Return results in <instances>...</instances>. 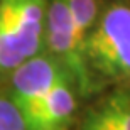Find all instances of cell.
Segmentation results:
<instances>
[{"instance_id":"8","label":"cell","mask_w":130,"mask_h":130,"mask_svg":"<svg viewBox=\"0 0 130 130\" xmlns=\"http://www.w3.org/2000/svg\"><path fill=\"white\" fill-rule=\"evenodd\" d=\"M0 130H27L20 110L7 98H0Z\"/></svg>"},{"instance_id":"6","label":"cell","mask_w":130,"mask_h":130,"mask_svg":"<svg viewBox=\"0 0 130 130\" xmlns=\"http://www.w3.org/2000/svg\"><path fill=\"white\" fill-rule=\"evenodd\" d=\"M95 113L106 130H130V100L123 95L111 96Z\"/></svg>"},{"instance_id":"5","label":"cell","mask_w":130,"mask_h":130,"mask_svg":"<svg viewBox=\"0 0 130 130\" xmlns=\"http://www.w3.org/2000/svg\"><path fill=\"white\" fill-rule=\"evenodd\" d=\"M20 41L15 34L9 15L0 7V73L12 71L25 61Z\"/></svg>"},{"instance_id":"7","label":"cell","mask_w":130,"mask_h":130,"mask_svg":"<svg viewBox=\"0 0 130 130\" xmlns=\"http://www.w3.org/2000/svg\"><path fill=\"white\" fill-rule=\"evenodd\" d=\"M69 12L74 25V36L85 47L86 36L96 19V0H69Z\"/></svg>"},{"instance_id":"4","label":"cell","mask_w":130,"mask_h":130,"mask_svg":"<svg viewBox=\"0 0 130 130\" xmlns=\"http://www.w3.org/2000/svg\"><path fill=\"white\" fill-rule=\"evenodd\" d=\"M0 7L9 15L25 58L36 56L42 46L47 0H0Z\"/></svg>"},{"instance_id":"9","label":"cell","mask_w":130,"mask_h":130,"mask_svg":"<svg viewBox=\"0 0 130 130\" xmlns=\"http://www.w3.org/2000/svg\"><path fill=\"white\" fill-rule=\"evenodd\" d=\"M79 130H106V128L100 122V118L96 117L95 110H93V111H90V115L85 118V122L81 123V128Z\"/></svg>"},{"instance_id":"1","label":"cell","mask_w":130,"mask_h":130,"mask_svg":"<svg viewBox=\"0 0 130 130\" xmlns=\"http://www.w3.org/2000/svg\"><path fill=\"white\" fill-rule=\"evenodd\" d=\"M85 58L91 73L111 81H130V7L106 9L86 36Z\"/></svg>"},{"instance_id":"2","label":"cell","mask_w":130,"mask_h":130,"mask_svg":"<svg viewBox=\"0 0 130 130\" xmlns=\"http://www.w3.org/2000/svg\"><path fill=\"white\" fill-rule=\"evenodd\" d=\"M63 76H69L53 56H32L14 69L12 98L24 120L36 110L47 91Z\"/></svg>"},{"instance_id":"3","label":"cell","mask_w":130,"mask_h":130,"mask_svg":"<svg viewBox=\"0 0 130 130\" xmlns=\"http://www.w3.org/2000/svg\"><path fill=\"white\" fill-rule=\"evenodd\" d=\"M74 110L76 100L71 90V78L63 76L25 118V125L27 130H68Z\"/></svg>"}]
</instances>
